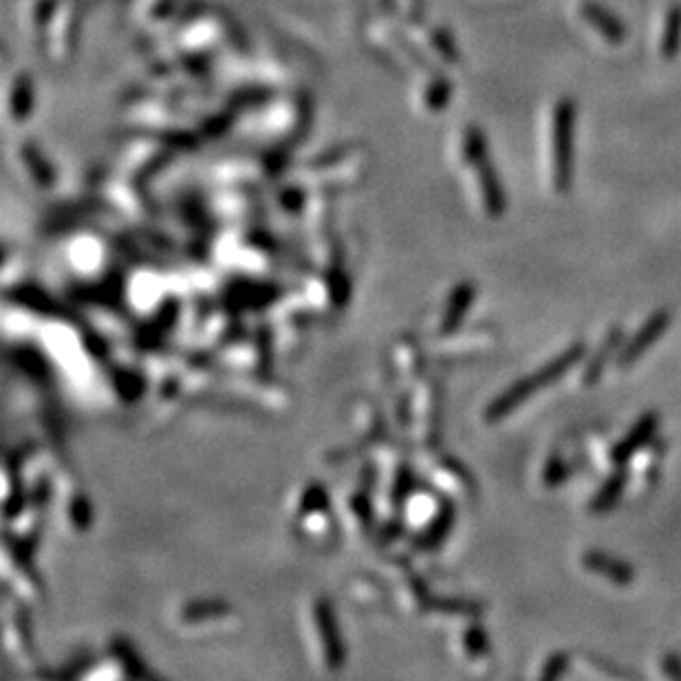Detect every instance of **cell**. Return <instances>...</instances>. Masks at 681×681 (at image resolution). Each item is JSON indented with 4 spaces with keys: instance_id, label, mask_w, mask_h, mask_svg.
Wrapping results in <instances>:
<instances>
[{
    "instance_id": "cell-4",
    "label": "cell",
    "mask_w": 681,
    "mask_h": 681,
    "mask_svg": "<svg viewBox=\"0 0 681 681\" xmlns=\"http://www.w3.org/2000/svg\"><path fill=\"white\" fill-rule=\"evenodd\" d=\"M584 563H587V567L593 569V572L604 573L607 578H611L613 582H620V584L631 582V569H628L626 565L617 563V560H611L608 556L589 554Z\"/></svg>"
},
{
    "instance_id": "cell-2",
    "label": "cell",
    "mask_w": 681,
    "mask_h": 681,
    "mask_svg": "<svg viewBox=\"0 0 681 681\" xmlns=\"http://www.w3.org/2000/svg\"><path fill=\"white\" fill-rule=\"evenodd\" d=\"M668 323H670V315L666 314V311H659V314H655L653 318H651L649 323H646L644 327H642L640 333H637L635 338H633V342L628 344V349H626L625 358H622V362L631 364L633 359L640 358V355L644 353L646 349H649L651 344H653L661 333H664V329L668 327Z\"/></svg>"
},
{
    "instance_id": "cell-5",
    "label": "cell",
    "mask_w": 681,
    "mask_h": 681,
    "mask_svg": "<svg viewBox=\"0 0 681 681\" xmlns=\"http://www.w3.org/2000/svg\"><path fill=\"white\" fill-rule=\"evenodd\" d=\"M622 486H625V474H616V477H613L611 481L607 483V487H604V490L599 492L596 498H593L591 510L593 512H607V510H611L613 503H616L617 496H620V494H622Z\"/></svg>"
},
{
    "instance_id": "cell-3",
    "label": "cell",
    "mask_w": 681,
    "mask_h": 681,
    "mask_svg": "<svg viewBox=\"0 0 681 681\" xmlns=\"http://www.w3.org/2000/svg\"><path fill=\"white\" fill-rule=\"evenodd\" d=\"M655 428H657V417L646 415L644 419L637 424V428L633 430V433L628 435L620 445H616V448H613V459H616V461H620V463L626 461V459L631 457V454L635 453L637 448H642V445H644L646 441L651 439V435L655 433Z\"/></svg>"
},
{
    "instance_id": "cell-1",
    "label": "cell",
    "mask_w": 681,
    "mask_h": 681,
    "mask_svg": "<svg viewBox=\"0 0 681 681\" xmlns=\"http://www.w3.org/2000/svg\"><path fill=\"white\" fill-rule=\"evenodd\" d=\"M582 353H584V344H575L572 351H567L565 355H560V358H556L554 362L547 364L543 371H539L536 375L527 377V380H522L521 384H518V386L512 388V391L507 392V395L503 397L501 401H498L496 409H494L492 412H496V415H503V412H507L510 409H514V406L521 404V401H525L527 395H534V392L540 391L543 386H549V384H554L560 375H563V373H567L569 368H572L573 364L578 362L580 358H582Z\"/></svg>"
}]
</instances>
